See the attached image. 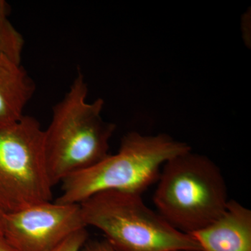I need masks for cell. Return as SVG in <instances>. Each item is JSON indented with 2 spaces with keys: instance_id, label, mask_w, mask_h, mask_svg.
I'll return each instance as SVG.
<instances>
[{
  "instance_id": "6da1fadb",
  "label": "cell",
  "mask_w": 251,
  "mask_h": 251,
  "mask_svg": "<svg viewBox=\"0 0 251 251\" xmlns=\"http://www.w3.org/2000/svg\"><path fill=\"white\" fill-rule=\"evenodd\" d=\"M88 87L78 71L64 98L54 105L45 130V151L52 186L85 171L110 155V140L116 126L100 116L103 99L87 101Z\"/></svg>"
},
{
  "instance_id": "7a4b0ae2",
  "label": "cell",
  "mask_w": 251,
  "mask_h": 251,
  "mask_svg": "<svg viewBox=\"0 0 251 251\" xmlns=\"http://www.w3.org/2000/svg\"><path fill=\"white\" fill-rule=\"evenodd\" d=\"M190 151L188 144L166 134L130 132L122 138L118 152L66 178L56 202L80 204L97 193L109 191L142 195L157 182L167 161Z\"/></svg>"
},
{
  "instance_id": "3957f363",
  "label": "cell",
  "mask_w": 251,
  "mask_h": 251,
  "mask_svg": "<svg viewBox=\"0 0 251 251\" xmlns=\"http://www.w3.org/2000/svg\"><path fill=\"white\" fill-rule=\"evenodd\" d=\"M153 201L175 228L191 234L219 217L229 202L221 169L208 157L190 151L162 168Z\"/></svg>"
},
{
  "instance_id": "277c9868",
  "label": "cell",
  "mask_w": 251,
  "mask_h": 251,
  "mask_svg": "<svg viewBox=\"0 0 251 251\" xmlns=\"http://www.w3.org/2000/svg\"><path fill=\"white\" fill-rule=\"evenodd\" d=\"M142 195L109 191L80 204L87 227L103 232L116 251H201L189 234L178 230L144 202Z\"/></svg>"
},
{
  "instance_id": "5b68a950",
  "label": "cell",
  "mask_w": 251,
  "mask_h": 251,
  "mask_svg": "<svg viewBox=\"0 0 251 251\" xmlns=\"http://www.w3.org/2000/svg\"><path fill=\"white\" fill-rule=\"evenodd\" d=\"M52 186L45 151V130L24 117L0 128V209L13 212L51 201Z\"/></svg>"
},
{
  "instance_id": "8992f818",
  "label": "cell",
  "mask_w": 251,
  "mask_h": 251,
  "mask_svg": "<svg viewBox=\"0 0 251 251\" xmlns=\"http://www.w3.org/2000/svg\"><path fill=\"white\" fill-rule=\"evenodd\" d=\"M87 227L80 204L48 201L5 213L2 234L16 251H49Z\"/></svg>"
},
{
  "instance_id": "52a82bcc",
  "label": "cell",
  "mask_w": 251,
  "mask_h": 251,
  "mask_svg": "<svg viewBox=\"0 0 251 251\" xmlns=\"http://www.w3.org/2000/svg\"><path fill=\"white\" fill-rule=\"evenodd\" d=\"M189 234L201 251H251V210L229 200L215 221Z\"/></svg>"
},
{
  "instance_id": "ba28073f",
  "label": "cell",
  "mask_w": 251,
  "mask_h": 251,
  "mask_svg": "<svg viewBox=\"0 0 251 251\" xmlns=\"http://www.w3.org/2000/svg\"><path fill=\"white\" fill-rule=\"evenodd\" d=\"M35 88L21 62L8 56L0 57V128L14 125L25 116Z\"/></svg>"
},
{
  "instance_id": "9c48e42d",
  "label": "cell",
  "mask_w": 251,
  "mask_h": 251,
  "mask_svg": "<svg viewBox=\"0 0 251 251\" xmlns=\"http://www.w3.org/2000/svg\"><path fill=\"white\" fill-rule=\"evenodd\" d=\"M24 47V39L9 22V20L0 25V57L8 56L21 62Z\"/></svg>"
},
{
  "instance_id": "30bf717a",
  "label": "cell",
  "mask_w": 251,
  "mask_h": 251,
  "mask_svg": "<svg viewBox=\"0 0 251 251\" xmlns=\"http://www.w3.org/2000/svg\"><path fill=\"white\" fill-rule=\"evenodd\" d=\"M88 240L86 229L78 231L49 251H81Z\"/></svg>"
},
{
  "instance_id": "8fae6325",
  "label": "cell",
  "mask_w": 251,
  "mask_h": 251,
  "mask_svg": "<svg viewBox=\"0 0 251 251\" xmlns=\"http://www.w3.org/2000/svg\"><path fill=\"white\" fill-rule=\"evenodd\" d=\"M81 251H116L107 241H88L85 243Z\"/></svg>"
},
{
  "instance_id": "7c38bea8",
  "label": "cell",
  "mask_w": 251,
  "mask_h": 251,
  "mask_svg": "<svg viewBox=\"0 0 251 251\" xmlns=\"http://www.w3.org/2000/svg\"><path fill=\"white\" fill-rule=\"evenodd\" d=\"M9 6L4 0H0V25L8 21Z\"/></svg>"
},
{
  "instance_id": "4fadbf2b",
  "label": "cell",
  "mask_w": 251,
  "mask_h": 251,
  "mask_svg": "<svg viewBox=\"0 0 251 251\" xmlns=\"http://www.w3.org/2000/svg\"><path fill=\"white\" fill-rule=\"evenodd\" d=\"M0 251H16L3 235H0Z\"/></svg>"
},
{
  "instance_id": "5bb4252c",
  "label": "cell",
  "mask_w": 251,
  "mask_h": 251,
  "mask_svg": "<svg viewBox=\"0 0 251 251\" xmlns=\"http://www.w3.org/2000/svg\"><path fill=\"white\" fill-rule=\"evenodd\" d=\"M5 212L0 209V235H3V225H4Z\"/></svg>"
},
{
  "instance_id": "9a60e30c",
  "label": "cell",
  "mask_w": 251,
  "mask_h": 251,
  "mask_svg": "<svg viewBox=\"0 0 251 251\" xmlns=\"http://www.w3.org/2000/svg\"></svg>"
}]
</instances>
